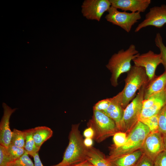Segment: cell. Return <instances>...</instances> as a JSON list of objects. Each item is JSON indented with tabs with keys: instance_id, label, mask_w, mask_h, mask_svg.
Returning a JSON list of instances; mask_svg holds the SVG:
<instances>
[{
	"instance_id": "obj_1",
	"label": "cell",
	"mask_w": 166,
	"mask_h": 166,
	"mask_svg": "<svg viewBox=\"0 0 166 166\" xmlns=\"http://www.w3.org/2000/svg\"><path fill=\"white\" fill-rule=\"evenodd\" d=\"M124 81L125 85L123 89L113 97L124 109L134 99L136 91L149 82L144 68L135 65L132 66L127 72Z\"/></svg>"
},
{
	"instance_id": "obj_2",
	"label": "cell",
	"mask_w": 166,
	"mask_h": 166,
	"mask_svg": "<svg viewBox=\"0 0 166 166\" xmlns=\"http://www.w3.org/2000/svg\"><path fill=\"white\" fill-rule=\"evenodd\" d=\"M80 124H73L69 136V142L62 160L51 166H69L86 160L88 148L84 143V139L79 130Z\"/></svg>"
},
{
	"instance_id": "obj_3",
	"label": "cell",
	"mask_w": 166,
	"mask_h": 166,
	"mask_svg": "<svg viewBox=\"0 0 166 166\" xmlns=\"http://www.w3.org/2000/svg\"><path fill=\"white\" fill-rule=\"evenodd\" d=\"M139 54L135 45L131 44L126 50L121 49L111 56L106 66L111 73L110 81L113 86L116 87L118 85L120 76L129 70L131 61Z\"/></svg>"
},
{
	"instance_id": "obj_4",
	"label": "cell",
	"mask_w": 166,
	"mask_h": 166,
	"mask_svg": "<svg viewBox=\"0 0 166 166\" xmlns=\"http://www.w3.org/2000/svg\"><path fill=\"white\" fill-rule=\"evenodd\" d=\"M150 132L148 127L139 121L128 133L127 139L124 145L116 148L112 145L109 147V155L107 159L110 160L141 149L146 137Z\"/></svg>"
},
{
	"instance_id": "obj_5",
	"label": "cell",
	"mask_w": 166,
	"mask_h": 166,
	"mask_svg": "<svg viewBox=\"0 0 166 166\" xmlns=\"http://www.w3.org/2000/svg\"><path fill=\"white\" fill-rule=\"evenodd\" d=\"M93 110V116L88 125L93 129L94 132L93 139L97 142L101 143L119 131L114 121L105 113Z\"/></svg>"
},
{
	"instance_id": "obj_6",
	"label": "cell",
	"mask_w": 166,
	"mask_h": 166,
	"mask_svg": "<svg viewBox=\"0 0 166 166\" xmlns=\"http://www.w3.org/2000/svg\"><path fill=\"white\" fill-rule=\"evenodd\" d=\"M147 84L140 88L137 95L124 109L120 124V131L128 134L139 121Z\"/></svg>"
},
{
	"instance_id": "obj_7",
	"label": "cell",
	"mask_w": 166,
	"mask_h": 166,
	"mask_svg": "<svg viewBox=\"0 0 166 166\" xmlns=\"http://www.w3.org/2000/svg\"><path fill=\"white\" fill-rule=\"evenodd\" d=\"M107 12L108 14L105 17L106 20L120 27L128 33L130 31L132 26L141 18L140 12L120 11L112 6Z\"/></svg>"
},
{
	"instance_id": "obj_8",
	"label": "cell",
	"mask_w": 166,
	"mask_h": 166,
	"mask_svg": "<svg viewBox=\"0 0 166 166\" xmlns=\"http://www.w3.org/2000/svg\"><path fill=\"white\" fill-rule=\"evenodd\" d=\"M111 6L109 0H85L81 6V11L86 19L100 21Z\"/></svg>"
},
{
	"instance_id": "obj_9",
	"label": "cell",
	"mask_w": 166,
	"mask_h": 166,
	"mask_svg": "<svg viewBox=\"0 0 166 166\" xmlns=\"http://www.w3.org/2000/svg\"><path fill=\"white\" fill-rule=\"evenodd\" d=\"M134 65L144 68L149 82L156 76L155 71L156 68L162 63L160 54L155 53L149 50L148 52L138 56L132 60Z\"/></svg>"
},
{
	"instance_id": "obj_10",
	"label": "cell",
	"mask_w": 166,
	"mask_h": 166,
	"mask_svg": "<svg viewBox=\"0 0 166 166\" xmlns=\"http://www.w3.org/2000/svg\"><path fill=\"white\" fill-rule=\"evenodd\" d=\"M166 23V5L154 6L151 8L146 14L144 19L136 28L135 32H137L142 28L153 26L160 28Z\"/></svg>"
},
{
	"instance_id": "obj_11",
	"label": "cell",
	"mask_w": 166,
	"mask_h": 166,
	"mask_svg": "<svg viewBox=\"0 0 166 166\" xmlns=\"http://www.w3.org/2000/svg\"><path fill=\"white\" fill-rule=\"evenodd\" d=\"M166 104V94L164 90L144 100L139 121L158 114Z\"/></svg>"
},
{
	"instance_id": "obj_12",
	"label": "cell",
	"mask_w": 166,
	"mask_h": 166,
	"mask_svg": "<svg viewBox=\"0 0 166 166\" xmlns=\"http://www.w3.org/2000/svg\"><path fill=\"white\" fill-rule=\"evenodd\" d=\"M141 149L154 161L158 155L165 150L163 135L159 132H150L146 137Z\"/></svg>"
},
{
	"instance_id": "obj_13",
	"label": "cell",
	"mask_w": 166,
	"mask_h": 166,
	"mask_svg": "<svg viewBox=\"0 0 166 166\" xmlns=\"http://www.w3.org/2000/svg\"><path fill=\"white\" fill-rule=\"evenodd\" d=\"M3 115L0 122V145L7 148L11 143L12 131L10 126V119L12 114L17 109H12L3 103Z\"/></svg>"
},
{
	"instance_id": "obj_14",
	"label": "cell",
	"mask_w": 166,
	"mask_h": 166,
	"mask_svg": "<svg viewBox=\"0 0 166 166\" xmlns=\"http://www.w3.org/2000/svg\"><path fill=\"white\" fill-rule=\"evenodd\" d=\"M111 6L131 12H143L150 4L151 0H109Z\"/></svg>"
},
{
	"instance_id": "obj_15",
	"label": "cell",
	"mask_w": 166,
	"mask_h": 166,
	"mask_svg": "<svg viewBox=\"0 0 166 166\" xmlns=\"http://www.w3.org/2000/svg\"><path fill=\"white\" fill-rule=\"evenodd\" d=\"M166 87V70L163 73L156 76L147 84L144 91V100L164 90Z\"/></svg>"
},
{
	"instance_id": "obj_16",
	"label": "cell",
	"mask_w": 166,
	"mask_h": 166,
	"mask_svg": "<svg viewBox=\"0 0 166 166\" xmlns=\"http://www.w3.org/2000/svg\"><path fill=\"white\" fill-rule=\"evenodd\" d=\"M143 154V152L140 149L108 160L112 166H135Z\"/></svg>"
},
{
	"instance_id": "obj_17",
	"label": "cell",
	"mask_w": 166,
	"mask_h": 166,
	"mask_svg": "<svg viewBox=\"0 0 166 166\" xmlns=\"http://www.w3.org/2000/svg\"><path fill=\"white\" fill-rule=\"evenodd\" d=\"M86 159L94 166H112L103 153L93 146L88 148Z\"/></svg>"
},
{
	"instance_id": "obj_18",
	"label": "cell",
	"mask_w": 166,
	"mask_h": 166,
	"mask_svg": "<svg viewBox=\"0 0 166 166\" xmlns=\"http://www.w3.org/2000/svg\"><path fill=\"white\" fill-rule=\"evenodd\" d=\"M110 99V104L103 112L114 121L119 131L120 124L124 109L118 104L113 97Z\"/></svg>"
},
{
	"instance_id": "obj_19",
	"label": "cell",
	"mask_w": 166,
	"mask_h": 166,
	"mask_svg": "<svg viewBox=\"0 0 166 166\" xmlns=\"http://www.w3.org/2000/svg\"><path fill=\"white\" fill-rule=\"evenodd\" d=\"M53 133L50 128L45 126L33 128V137L36 147L40 149L44 142L52 136Z\"/></svg>"
},
{
	"instance_id": "obj_20",
	"label": "cell",
	"mask_w": 166,
	"mask_h": 166,
	"mask_svg": "<svg viewBox=\"0 0 166 166\" xmlns=\"http://www.w3.org/2000/svg\"><path fill=\"white\" fill-rule=\"evenodd\" d=\"M25 142L24 149L26 152L32 156L38 152L39 149L36 146L33 137V128L24 130Z\"/></svg>"
},
{
	"instance_id": "obj_21",
	"label": "cell",
	"mask_w": 166,
	"mask_h": 166,
	"mask_svg": "<svg viewBox=\"0 0 166 166\" xmlns=\"http://www.w3.org/2000/svg\"><path fill=\"white\" fill-rule=\"evenodd\" d=\"M25 137V130L21 131L14 128L12 131L11 144L17 147L24 148Z\"/></svg>"
},
{
	"instance_id": "obj_22",
	"label": "cell",
	"mask_w": 166,
	"mask_h": 166,
	"mask_svg": "<svg viewBox=\"0 0 166 166\" xmlns=\"http://www.w3.org/2000/svg\"><path fill=\"white\" fill-rule=\"evenodd\" d=\"M154 41L156 46L160 50L161 64L163 65L165 70H166V46L163 42L162 38L160 33L156 34Z\"/></svg>"
},
{
	"instance_id": "obj_23",
	"label": "cell",
	"mask_w": 166,
	"mask_h": 166,
	"mask_svg": "<svg viewBox=\"0 0 166 166\" xmlns=\"http://www.w3.org/2000/svg\"><path fill=\"white\" fill-rule=\"evenodd\" d=\"M146 125L149 129L150 132H159V121L158 114L140 120Z\"/></svg>"
},
{
	"instance_id": "obj_24",
	"label": "cell",
	"mask_w": 166,
	"mask_h": 166,
	"mask_svg": "<svg viewBox=\"0 0 166 166\" xmlns=\"http://www.w3.org/2000/svg\"><path fill=\"white\" fill-rule=\"evenodd\" d=\"M7 166H34V165L26 152L19 158L9 162Z\"/></svg>"
},
{
	"instance_id": "obj_25",
	"label": "cell",
	"mask_w": 166,
	"mask_h": 166,
	"mask_svg": "<svg viewBox=\"0 0 166 166\" xmlns=\"http://www.w3.org/2000/svg\"><path fill=\"white\" fill-rule=\"evenodd\" d=\"M159 131L162 135L166 134V104L158 114Z\"/></svg>"
},
{
	"instance_id": "obj_26",
	"label": "cell",
	"mask_w": 166,
	"mask_h": 166,
	"mask_svg": "<svg viewBox=\"0 0 166 166\" xmlns=\"http://www.w3.org/2000/svg\"><path fill=\"white\" fill-rule=\"evenodd\" d=\"M7 148L11 161L19 158L26 152L24 148L17 147L11 144Z\"/></svg>"
},
{
	"instance_id": "obj_27",
	"label": "cell",
	"mask_w": 166,
	"mask_h": 166,
	"mask_svg": "<svg viewBox=\"0 0 166 166\" xmlns=\"http://www.w3.org/2000/svg\"><path fill=\"white\" fill-rule=\"evenodd\" d=\"M127 137V134L121 131H118L113 136V144L112 145L118 148L124 145L125 144Z\"/></svg>"
},
{
	"instance_id": "obj_28",
	"label": "cell",
	"mask_w": 166,
	"mask_h": 166,
	"mask_svg": "<svg viewBox=\"0 0 166 166\" xmlns=\"http://www.w3.org/2000/svg\"><path fill=\"white\" fill-rule=\"evenodd\" d=\"M11 160L7 148L0 145V166H7Z\"/></svg>"
},
{
	"instance_id": "obj_29",
	"label": "cell",
	"mask_w": 166,
	"mask_h": 166,
	"mask_svg": "<svg viewBox=\"0 0 166 166\" xmlns=\"http://www.w3.org/2000/svg\"><path fill=\"white\" fill-rule=\"evenodd\" d=\"M111 103L110 98L99 101L93 106V110L104 112L109 107Z\"/></svg>"
},
{
	"instance_id": "obj_30",
	"label": "cell",
	"mask_w": 166,
	"mask_h": 166,
	"mask_svg": "<svg viewBox=\"0 0 166 166\" xmlns=\"http://www.w3.org/2000/svg\"><path fill=\"white\" fill-rule=\"evenodd\" d=\"M135 166H154V161L143 153Z\"/></svg>"
},
{
	"instance_id": "obj_31",
	"label": "cell",
	"mask_w": 166,
	"mask_h": 166,
	"mask_svg": "<svg viewBox=\"0 0 166 166\" xmlns=\"http://www.w3.org/2000/svg\"><path fill=\"white\" fill-rule=\"evenodd\" d=\"M154 166H166V150H164L156 157L154 161Z\"/></svg>"
},
{
	"instance_id": "obj_32",
	"label": "cell",
	"mask_w": 166,
	"mask_h": 166,
	"mask_svg": "<svg viewBox=\"0 0 166 166\" xmlns=\"http://www.w3.org/2000/svg\"><path fill=\"white\" fill-rule=\"evenodd\" d=\"M94 135V130L91 127H88L84 130L83 132V136L85 138H91L93 139Z\"/></svg>"
},
{
	"instance_id": "obj_33",
	"label": "cell",
	"mask_w": 166,
	"mask_h": 166,
	"mask_svg": "<svg viewBox=\"0 0 166 166\" xmlns=\"http://www.w3.org/2000/svg\"><path fill=\"white\" fill-rule=\"evenodd\" d=\"M32 157L34 159V166H44L40 158L38 152L34 154Z\"/></svg>"
},
{
	"instance_id": "obj_34",
	"label": "cell",
	"mask_w": 166,
	"mask_h": 166,
	"mask_svg": "<svg viewBox=\"0 0 166 166\" xmlns=\"http://www.w3.org/2000/svg\"><path fill=\"white\" fill-rule=\"evenodd\" d=\"M85 145L87 148L93 146V139L91 138H86L84 140Z\"/></svg>"
},
{
	"instance_id": "obj_35",
	"label": "cell",
	"mask_w": 166,
	"mask_h": 166,
	"mask_svg": "<svg viewBox=\"0 0 166 166\" xmlns=\"http://www.w3.org/2000/svg\"><path fill=\"white\" fill-rule=\"evenodd\" d=\"M69 166H94L91 163L86 160L83 162Z\"/></svg>"
},
{
	"instance_id": "obj_36",
	"label": "cell",
	"mask_w": 166,
	"mask_h": 166,
	"mask_svg": "<svg viewBox=\"0 0 166 166\" xmlns=\"http://www.w3.org/2000/svg\"><path fill=\"white\" fill-rule=\"evenodd\" d=\"M163 136L164 147L166 150V134L163 135Z\"/></svg>"
},
{
	"instance_id": "obj_37",
	"label": "cell",
	"mask_w": 166,
	"mask_h": 166,
	"mask_svg": "<svg viewBox=\"0 0 166 166\" xmlns=\"http://www.w3.org/2000/svg\"><path fill=\"white\" fill-rule=\"evenodd\" d=\"M164 91L165 92V93H166V87H165V89L164 90Z\"/></svg>"
}]
</instances>
